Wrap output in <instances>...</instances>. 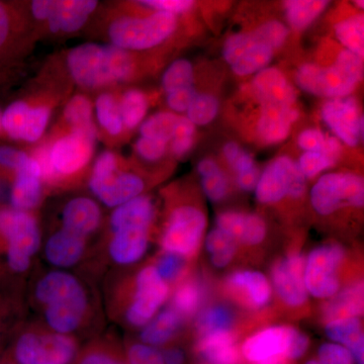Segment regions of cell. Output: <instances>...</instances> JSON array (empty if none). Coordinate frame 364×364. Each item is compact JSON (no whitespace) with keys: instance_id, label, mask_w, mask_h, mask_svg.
Listing matches in <instances>:
<instances>
[{"instance_id":"1","label":"cell","mask_w":364,"mask_h":364,"mask_svg":"<svg viewBox=\"0 0 364 364\" xmlns=\"http://www.w3.org/2000/svg\"><path fill=\"white\" fill-rule=\"evenodd\" d=\"M66 66L76 85L100 90L133 78L136 61L132 52L114 46L85 43L67 53Z\"/></svg>"},{"instance_id":"2","label":"cell","mask_w":364,"mask_h":364,"mask_svg":"<svg viewBox=\"0 0 364 364\" xmlns=\"http://www.w3.org/2000/svg\"><path fill=\"white\" fill-rule=\"evenodd\" d=\"M35 294L45 306L46 321L55 333L68 335L80 326L87 299L85 289L70 273H48L38 282Z\"/></svg>"},{"instance_id":"3","label":"cell","mask_w":364,"mask_h":364,"mask_svg":"<svg viewBox=\"0 0 364 364\" xmlns=\"http://www.w3.org/2000/svg\"><path fill=\"white\" fill-rule=\"evenodd\" d=\"M155 208L147 196H140L114 208L111 217L109 254L117 264L129 265L143 257L149 244Z\"/></svg>"},{"instance_id":"4","label":"cell","mask_w":364,"mask_h":364,"mask_svg":"<svg viewBox=\"0 0 364 364\" xmlns=\"http://www.w3.org/2000/svg\"><path fill=\"white\" fill-rule=\"evenodd\" d=\"M97 140V129L92 124L69 129L65 135L38 148L33 157L39 163L43 181L56 183L80 173L92 159Z\"/></svg>"},{"instance_id":"5","label":"cell","mask_w":364,"mask_h":364,"mask_svg":"<svg viewBox=\"0 0 364 364\" xmlns=\"http://www.w3.org/2000/svg\"><path fill=\"white\" fill-rule=\"evenodd\" d=\"M363 76V59L344 49L331 65L306 63L299 67L296 73V82L306 92L335 100L348 97Z\"/></svg>"},{"instance_id":"6","label":"cell","mask_w":364,"mask_h":364,"mask_svg":"<svg viewBox=\"0 0 364 364\" xmlns=\"http://www.w3.org/2000/svg\"><path fill=\"white\" fill-rule=\"evenodd\" d=\"M177 16L153 11L147 16H122L107 28L112 46L128 52L144 51L162 44L176 32Z\"/></svg>"},{"instance_id":"7","label":"cell","mask_w":364,"mask_h":364,"mask_svg":"<svg viewBox=\"0 0 364 364\" xmlns=\"http://www.w3.org/2000/svg\"><path fill=\"white\" fill-rule=\"evenodd\" d=\"M310 340L291 326H273L255 333L242 345L249 364H294L305 355Z\"/></svg>"},{"instance_id":"8","label":"cell","mask_w":364,"mask_h":364,"mask_svg":"<svg viewBox=\"0 0 364 364\" xmlns=\"http://www.w3.org/2000/svg\"><path fill=\"white\" fill-rule=\"evenodd\" d=\"M90 188L105 205L117 208L142 196L145 183L133 172L122 171L116 153L104 151L91 169Z\"/></svg>"},{"instance_id":"9","label":"cell","mask_w":364,"mask_h":364,"mask_svg":"<svg viewBox=\"0 0 364 364\" xmlns=\"http://www.w3.org/2000/svg\"><path fill=\"white\" fill-rule=\"evenodd\" d=\"M0 238L6 246L9 268L14 272H26L41 245V232L35 217L30 212L13 208H0Z\"/></svg>"},{"instance_id":"10","label":"cell","mask_w":364,"mask_h":364,"mask_svg":"<svg viewBox=\"0 0 364 364\" xmlns=\"http://www.w3.org/2000/svg\"><path fill=\"white\" fill-rule=\"evenodd\" d=\"M311 203L321 215H330L346 207L363 208V176L349 172H336L321 176L311 191Z\"/></svg>"},{"instance_id":"11","label":"cell","mask_w":364,"mask_h":364,"mask_svg":"<svg viewBox=\"0 0 364 364\" xmlns=\"http://www.w3.org/2000/svg\"><path fill=\"white\" fill-rule=\"evenodd\" d=\"M75 340L59 333L28 332L16 340L14 363L16 364H71L77 358Z\"/></svg>"},{"instance_id":"12","label":"cell","mask_w":364,"mask_h":364,"mask_svg":"<svg viewBox=\"0 0 364 364\" xmlns=\"http://www.w3.org/2000/svg\"><path fill=\"white\" fill-rule=\"evenodd\" d=\"M205 228L207 218L200 208L188 205L174 208L163 231V251L186 259L193 257L200 249Z\"/></svg>"},{"instance_id":"13","label":"cell","mask_w":364,"mask_h":364,"mask_svg":"<svg viewBox=\"0 0 364 364\" xmlns=\"http://www.w3.org/2000/svg\"><path fill=\"white\" fill-rule=\"evenodd\" d=\"M306 191V177L298 163L291 158L280 156L265 167L258 179L255 196L258 202L270 205L284 200L286 196L301 198Z\"/></svg>"},{"instance_id":"14","label":"cell","mask_w":364,"mask_h":364,"mask_svg":"<svg viewBox=\"0 0 364 364\" xmlns=\"http://www.w3.org/2000/svg\"><path fill=\"white\" fill-rule=\"evenodd\" d=\"M345 250L338 244H326L314 249L305 263V286L308 294L318 299H331L339 293V269Z\"/></svg>"},{"instance_id":"15","label":"cell","mask_w":364,"mask_h":364,"mask_svg":"<svg viewBox=\"0 0 364 364\" xmlns=\"http://www.w3.org/2000/svg\"><path fill=\"white\" fill-rule=\"evenodd\" d=\"M95 0H35L31 13L36 21H44L53 33H73L85 26L97 11Z\"/></svg>"},{"instance_id":"16","label":"cell","mask_w":364,"mask_h":364,"mask_svg":"<svg viewBox=\"0 0 364 364\" xmlns=\"http://www.w3.org/2000/svg\"><path fill=\"white\" fill-rule=\"evenodd\" d=\"M51 114L50 105L16 100L1 114V129L13 140L36 143L44 135Z\"/></svg>"},{"instance_id":"17","label":"cell","mask_w":364,"mask_h":364,"mask_svg":"<svg viewBox=\"0 0 364 364\" xmlns=\"http://www.w3.org/2000/svg\"><path fill=\"white\" fill-rule=\"evenodd\" d=\"M168 291V284L155 267L143 268L136 277L135 296L127 311L128 322L134 327H145L166 301Z\"/></svg>"},{"instance_id":"18","label":"cell","mask_w":364,"mask_h":364,"mask_svg":"<svg viewBox=\"0 0 364 364\" xmlns=\"http://www.w3.org/2000/svg\"><path fill=\"white\" fill-rule=\"evenodd\" d=\"M305 256L299 252L289 253L273 264L272 282L282 301L291 308H301L308 301L305 286Z\"/></svg>"},{"instance_id":"19","label":"cell","mask_w":364,"mask_h":364,"mask_svg":"<svg viewBox=\"0 0 364 364\" xmlns=\"http://www.w3.org/2000/svg\"><path fill=\"white\" fill-rule=\"evenodd\" d=\"M321 116L334 135L349 147H355L363 138V117L354 98L328 100L323 105Z\"/></svg>"},{"instance_id":"20","label":"cell","mask_w":364,"mask_h":364,"mask_svg":"<svg viewBox=\"0 0 364 364\" xmlns=\"http://www.w3.org/2000/svg\"><path fill=\"white\" fill-rule=\"evenodd\" d=\"M43 182L39 163L30 155L16 170L9 195L11 208L23 212L37 208L43 198Z\"/></svg>"},{"instance_id":"21","label":"cell","mask_w":364,"mask_h":364,"mask_svg":"<svg viewBox=\"0 0 364 364\" xmlns=\"http://www.w3.org/2000/svg\"><path fill=\"white\" fill-rule=\"evenodd\" d=\"M252 88L261 107H296V95L294 86L275 67H267L255 74Z\"/></svg>"},{"instance_id":"22","label":"cell","mask_w":364,"mask_h":364,"mask_svg":"<svg viewBox=\"0 0 364 364\" xmlns=\"http://www.w3.org/2000/svg\"><path fill=\"white\" fill-rule=\"evenodd\" d=\"M226 284L229 291L249 308H264L272 299L270 282L259 272L238 270L228 277Z\"/></svg>"},{"instance_id":"23","label":"cell","mask_w":364,"mask_h":364,"mask_svg":"<svg viewBox=\"0 0 364 364\" xmlns=\"http://www.w3.org/2000/svg\"><path fill=\"white\" fill-rule=\"evenodd\" d=\"M218 229L233 237L237 243L255 246L267 237V224L260 215L227 210L218 215Z\"/></svg>"},{"instance_id":"24","label":"cell","mask_w":364,"mask_h":364,"mask_svg":"<svg viewBox=\"0 0 364 364\" xmlns=\"http://www.w3.org/2000/svg\"><path fill=\"white\" fill-rule=\"evenodd\" d=\"M102 221V212L97 203L79 196L66 203L62 212V228L81 238H87L97 231Z\"/></svg>"},{"instance_id":"25","label":"cell","mask_w":364,"mask_h":364,"mask_svg":"<svg viewBox=\"0 0 364 364\" xmlns=\"http://www.w3.org/2000/svg\"><path fill=\"white\" fill-rule=\"evenodd\" d=\"M299 114L296 107H261L257 122V133L261 141L267 144H279L286 140Z\"/></svg>"},{"instance_id":"26","label":"cell","mask_w":364,"mask_h":364,"mask_svg":"<svg viewBox=\"0 0 364 364\" xmlns=\"http://www.w3.org/2000/svg\"><path fill=\"white\" fill-rule=\"evenodd\" d=\"M85 246L86 239L61 228L59 231L52 234L46 243V259L54 267H73L82 258Z\"/></svg>"},{"instance_id":"27","label":"cell","mask_w":364,"mask_h":364,"mask_svg":"<svg viewBox=\"0 0 364 364\" xmlns=\"http://www.w3.org/2000/svg\"><path fill=\"white\" fill-rule=\"evenodd\" d=\"M196 350L207 364H238L241 353L232 332L214 333L198 337Z\"/></svg>"},{"instance_id":"28","label":"cell","mask_w":364,"mask_h":364,"mask_svg":"<svg viewBox=\"0 0 364 364\" xmlns=\"http://www.w3.org/2000/svg\"><path fill=\"white\" fill-rule=\"evenodd\" d=\"M325 332L334 343L346 347L355 364H364V336L360 318H338L327 322Z\"/></svg>"},{"instance_id":"29","label":"cell","mask_w":364,"mask_h":364,"mask_svg":"<svg viewBox=\"0 0 364 364\" xmlns=\"http://www.w3.org/2000/svg\"><path fill=\"white\" fill-rule=\"evenodd\" d=\"M363 282L359 280L335 294L325 306L323 315L327 322L338 318H359L363 314Z\"/></svg>"},{"instance_id":"30","label":"cell","mask_w":364,"mask_h":364,"mask_svg":"<svg viewBox=\"0 0 364 364\" xmlns=\"http://www.w3.org/2000/svg\"><path fill=\"white\" fill-rule=\"evenodd\" d=\"M183 322L184 318L169 306L144 327L140 333L141 341L158 348V346L168 343L174 338Z\"/></svg>"},{"instance_id":"31","label":"cell","mask_w":364,"mask_h":364,"mask_svg":"<svg viewBox=\"0 0 364 364\" xmlns=\"http://www.w3.org/2000/svg\"><path fill=\"white\" fill-rule=\"evenodd\" d=\"M207 296V289L202 280H184L174 291L171 308L184 320L193 317L200 310Z\"/></svg>"},{"instance_id":"32","label":"cell","mask_w":364,"mask_h":364,"mask_svg":"<svg viewBox=\"0 0 364 364\" xmlns=\"http://www.w3.org/2000/svg\"><path fill=\"white\" fill-rule=\"evenodd\" d=\"M98 124L107 135L117 138L124 130L119 112V98L111 92L98 95L95 105Z\"/></svg>"},{"instance_id":"33","label":"cell","mask_w":364,"mask_h":364,"mask_svg":"<svg viewBox=\"0 0 364 364\" xmlns=\"http://www.w3.org/2000/svg\"><path fill=\"white\" fill-rule=\"evenodd\" d=\"M235 321L234 313L229 306L214 305L203 309L198 316L196 329L198 337L214 333L232 332Z\"/></svg>"},{"instance_id":"34","label":"cell","mask_w":364,"mask_h":364,"mask_svg":"<svg viewBox=\"0 0 364 364\" xmlns=\"http://www.w3.org/2000/svg\"><path fill=\"white\" fill-rule=\"evenodd\" d=\"M329 2L322 0H289L284 2L287 23L296 31L308 28L325 11Z\"/></svg>"},{"instance_id":"35","label":"cell","mask_w":364,"mask_h":364,"mask_svg":"<svg viewBox=\"0 0 364 364\" xmlns=\"http://www.w3.org/2000/svg\"><path fill=\"white\" fill-rule=\"evenodd\" d=\"M119 107L124 129L134 130L143 123L149 102L143 91L131 88L124 91L119 98Z\"/></svg>"},{"instance_id":"36","label":"cell","mask_w":364,"mask_h":364,"mask_svg":"<svg viewBox=\"0 0 364 364\" xmlns=\"http://www.w3.org/2000/svg\"><path fill=\"white\" fill-rule=\"evenodd\" d=\"M335 35L345 50L353 53L359 58L364 56L363 14H356L339 21L335 26Z\"/></svg>"},{"instance_id":"37","label":"cell","mask_w":364,"mask_h":364,"mask_svg":"<svg viewBox=\"0 0 364 364\" xmlns=\"http://www.w3.org/2000/svg\"><path fill=\"white\" fill-rule=\"evenodd\" d=\"M275 50L263 43L251 46L243 55L232 64L231 68L236 75L249 76L267 68L273 58Z\"/></svg>"},{"instance_id":"38","label":"cell","mask_w":364,"mask_h":364,"mask_svg":"<svg viewBox=\"0 0 364 364\" xmlns=\"http://www.w3.org/2000/svg\"><path fill=\"white\" fill-rule=\"evenodd\" d=\"M238 243L233 237L220 229H214L208 234L205 247L210 255L213 265L217 268L228 267L234 259Z\"/></svg>"},{"instance_id":"39","label":"cell","mask_w":364,"mask_h":364,"mask_svg":"<svg viewBox=\"0 0 364 364\" xmlns=\"http://www.w3.org/2000/svg\"><path fill=\"white\" fill-rule=\"evenodd\" d=\"M178 116L170 112H160L141 124V136L168 144L173 136Z\"/></svg>"},{"instance_id":"40","label":"cell","mask_w":364,"mask_h":364,"mask_svg":"<svg viewBox=\"0 0 364 364\" xmlns=\"http://www.w3.org/2000/svg\"><path fill=\"white\" fill-rule=\"evenodd\" d=\"M63 119L69 129L85 128L92 126L93 105L85 95H75L67 102Z\"/></svg>"},{"instance_id":"41","label":"cell","mask_w":364,"mask_h":364,"mask_svg":"<svg viewBox=\"0 0 364 364\" xmlns=\"http://www.w3.org/2000/svg\"><path fill=\"white\" fill-rule=\"evenodd\" d=\"M193 80L195 72L193 64L188 60L179 59L174 61L163 74L162 87L168 95L179 88L193 86Z\"/></svg>"},{"instance_id":"42","label":"cell","mask_w":364,"mask_h":364,"mask_svg":"<svg viewBox=\"0 0 364 364\" xmlns=\"http://www.w3.org/2000/svg\"><path fill=\"white\" fill-rule=\"evenodd\" d=\"M219 112V102L214 95H198L186 111V117L195 126L212 123Z\"/></svg>"},{"instance_id":"43","label":"cell","mask_w":364,"mask_h":364,"mask_svg":"<svg viewBox=\"0 0 364 364\" xmlns=\"http://www.w3.org/2000/svg\"><path fill=\"white\" fill-rule=\"evenodd\" d=\"M196 126L186 117H178L170 141L172 153L177 157L188 154L195 143Z\"/></svg>"},{"instance_id":"44","label":"cell","mask_w":364,"mask_h":364,"mask_svg":"<svg viewBox=\"0 0 364 364\" xmlns=\"http://www.w3.org/2000/svg\"><path fill=\"white\" fill-rule=\"evenodd\" d=\"M203 193L214 203L222 202L229 193V183L221 168L200 176Z\"/></svg>"},{"instance_id":"45","label":"cell","mask_w":364,"mask_h":364,"mask_svg":"<svg viewBox=\"0 0 364 364\" xmlns=\"http://www.w3.org/2000/svg\"><path fill=\"white\" fill-rule=\"evenodd\" d=\"M186 258L176 254L164 252L157 260V272L165 282H173L181 279L186 270Z\"/></svg>"},{"instance_id":"46","label":"cell","mask_w":364,"mask_h":364,"mask_svg":"<svg viewBox=\"0 0 364 364\" xmlns=\"http://www.w3.org/2000/svg\"><path fill=\"white\" fill-rule=\"evenodd\" d=\"M336 163V160L327 156L322 152H304L299 157L298 165L301 173L306 178H313L321 172L330 168Z\"/></svg>"},{"instance_id":"47","label":"cell","mask_w":364,"mask_h":364,"mask_svg":"<svg viewBox=\"0 0 364 364\" xmlns=\"http://www.w3.org/2000/svg\"><path fill=\"white\" fill-rule=\"evenodd\" d=\"M127 364H164L162 352L156 347L144 343H134L124 354Z\"/></svg>"},{"instance_id":"48","label":"cell","mask_w":364,"mask_h":364,"mask_svg":"<svg viewBox=\"0 0 364 364\" xmlns=\"http://www.w3.org/2000/svg\"><path fill=\"white\" fill-rule=\"evenodd\" d=\"M75 360L76 364H127L119 352L98 346L87 349Z\"/></svg>"},{"instance_id":"49","label":"cell","mask_w":364,"mask_h":364,"mask_svg":"<svg viewBox=\"0 0 364 364\" xmlns=\"http://www.w3.org/2000/svg\"><path fill=\"white\" fill-rule=\"evenodd\" d=\"M317 360L321 364H355L351 352L334 342L321 345Z\"/></svg>"},{"instance_id":"50","label":"cell","mask_w":364,"mask_h":364,"mask_svg":"<svg viewBox=\"0 0 364 364\" xmlns=\"http://www.w3.org/2000/svg\"><path fill=\"white\" fill-rule=\"evenodd\" d=\"M168 144L163 141L140 136L136 141L135 150L136 154L146 161L155 162L161 159L167 151Z\"/></svg>"},{"instance_id":"51","label":"cell","mask_w":364,"mask_h":364,"mask_svg":"<svg viewBox=\"0 0 364 364\" xmlns=\"http://www.w3.org/2000/svg\"><path fill=\"white\" fill-rule=\"evenodd\" d=\"M139 4L142 6L149 7L153 11H163L174 16L188 13L195 6V2L191 0H145Z\"/></svg>"},{"instance_id":"52","label":"cell","mask_w":364,"mask_h":364,"mask_svg":"<svg viewBox=\"0 0 364 364\" xmlns=\"http://www.w3.org/2000/svg\"><path fill=\"white\" fill-rule=\"evenodd\" d=\"M198 92L193 86L179 88L167 95V105L169 109L176 112H186L193 102Z\"/></svg>"},{"instance_id":"53","label":"cell","mask_w":364,"mask_h":364,"mask_svg":"<svg viewBox=\"0 0 364 364\" xmlns=\"http://www.w3.org/2000/svg\"><path fill=\"white\" fill-rule=\"evenodd\" d=\"M322 131L318 129H306L301 132L298 138L299 148L305 152H321L326 141Z\"/></svg>"},{"instance_id":"54","label":"cell","mask_w":364,"mask_h":364,"mask_svg":"<svg viewBox=\"0 0 364 364\" xmlns=\"http://www.w3.org/2000/svg\"><path fill=\"white\" fill-rule=\"evenodd\" d=\"M30 155L11 146H0V166L16 171Z\"/></svg>"},{"instance_id":"55","label":"cell","mask_w":364,"mask_h":364,"mask_svg":"<svg viewBox=\"0 0 364 364\" xmlns=\"http://www.w3.org/2000/svg\"><path fill=\"white\" fill-rule=\"evenodd\" d=\"M13 30V16L9 6L0 2V49L6 44Z\"/></svg>"},{"instance_id":"56","label":"cell","mask_w":364,"mask_h":364,"mask_svg":"<svg viewBox=\"0 0 364 364\" xmlns=\"http://www.w3.org/2000/svg\"><path fill=\"white\" fill-rule=\"evenodd\" d=\"M259 176V171L256 167H254V168L247 170V171L237 174L236 182L242 191H255Z\"/></svg>"},{"instance_id":"57","label":"cell","mask_w":364,"mask_h":364,"mask_svg":"<svg viewBox=\"0 0 364 364\" xmlns=\"http://www.w3.org/2000/svg\"><path fill=\"white\" fill-rule=\"evenodd\" d=\"M161 352L164 364H186V353L178 347H169Z\"/></svg>"},{"instance_id":"58","label":"cell","mask_w":364,"mask_h":364,"mask_svg":"<svg viewBox=\"0 0 364 364\" xmlns=\"http://www.w3.org/2000/svg\"><path fill=\"white\" fill-rule=\"evenodd\" d=\"M231 166L235 170V172H236V174L242 173V172L247 171V170L256 167L253 157L249 153L244 152V151H242L241 154L235 160Z\"/></svg>"},{"instance_id":"59","label":"cell","mask_w":364,"mask_h":364,"mask_svg":"<svg viewBox=\"0 0 364 364\" xmlns=\"http://www.w3.org/2000/svg\"><path fill=\"white\" fill-rule=\"evenodd\" d=\"M321 152L324 153L327 156L331 157L332 159L337 161L342 152L341 144H340L338 139L334 138V136H327L324 147H323Z\"/></svg>"},{"instance_id":"60","label":"cell","mask_w":364,"mask_h":364,"mask_svg":"<svg viewBox=\"0 0 364 364\" xmlns=\"http://www.w3.org/2000/svg\"><path fill=\"white\" fill-rule=\"evenodd\" d=\"M241 147L236 142H228L225 144L224 148H223V154H224L225 159L230 165L233 164L235 160L241 154Z\"/></svg>"},{"instance_id":"61","label":"cell","mask_w":364,"mask_h":364,"mask_svg":"<svg viewBox=\"0 0 364 364\" xmlns=\"http://www.w3.org/2000/svg\"><path fill=\"white\" fill-rule=\"evenodd\" d=\"M305 364H321L318 363L317 359H311V360L306 361Z\"/></svg>"},{"instance_id":"62","label":"cell","mask_w":364,"mask_h":364,"mask_svg":"<svg viewBox=\"0 0 364 364\" xmlns=\"http://www.w3.org/2000/svg\"><path fill=\"white\" fill-rule=\"evenodd\" d=\"M354 4H355L356 6H358V7H360L361 9H363L364 2L363 1V0H361V1H355V2H354Z\"/></svg>"},{"instance_id":"63","label":"cell","mask_w":364,"mask_h":364,"mask_svg":"<svg viewBox=\"0 0 364 364\" xmlns=\"http://www.w3.org/2000/svg\"><path fill=\"white\" fill-rule=\"evenodd\" d=\"M0 364H16V363H14V361H6V363H1Z\"/></svg>"},{"instance_id":"64","label":"cell","mask_w":364,"mask_h":364,"mask_svg":"<svg viewBox=\"0 0 364 364\" xmlns=\"http://www.w3.org/2000/svg\"><path fill=\"white\" fill-rule=\"evenodd\" d=\"M0 130H1V114H0Z\"/></svg>"}]
</instances>
